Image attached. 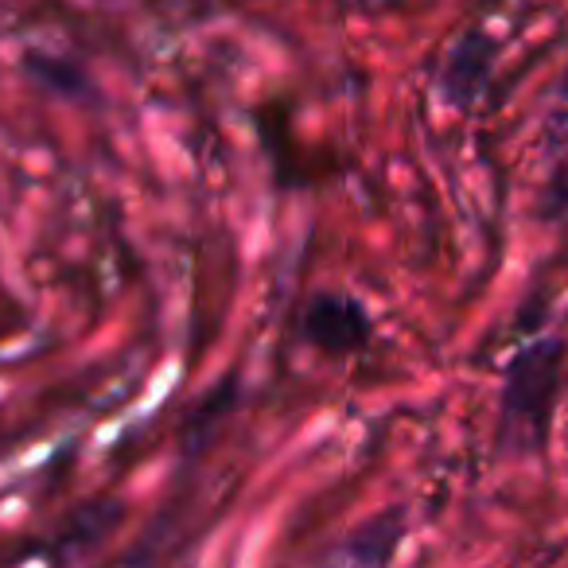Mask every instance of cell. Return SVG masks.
<instances>
[{
    "label": "cell",
    "mask_w": 568,
    "mask_h": 568,
    "mask_svg": "<svg viewBox=\"0 0 568 568\" xmlns=\"http://www.w3.org/2000/svg\"><path fill=\"white\" fill-rule=\"evenodd\" d=\"M560 366H565L560 339H537L510 358L498 397V448L518 456L545 448L560 397Z\"/></svg>",
    "instance_id": "6da1fadb"
},
{
    "label": "cell",
    "mask_w": 568,
    "mask_h": 568,
    "mask_svg": "<svg viewBox=\"0 0 568 568\" xmlns=\"http://www.w3.org/2000/svg\"><path fill=\"white\" fill-rule=\"evenodd\" d=\"M490 59H495V43H490L487 36L471 32V36H464V40L456 43V51L448 55V63H444V74H440L444 94H448V90L456 87L459 79H464V87L456 90L452 105H464L467 98L479 94V87L487 82V74H490Z\"/></svg>",
    "instance_id": "277c9868"
},
{
    "label": "cell",
    "mask_w": 568,
    "mask_h": 568,
    "mask_svg": "<svg viewBox=\"0 0 568 568\" xmlns=\"http://www.w3.org/2000/svg\"><path fill=\"white\" fill-rule=\"evenodd\" d=\"M402 537H405V514L386 510L366 521V526H358L355 534L343 541V549H335L332 557L347 560V565H386V560H394Z\"/></svg>",
    "instance_id": "3957f363"
},
{
    "label": "cell",
    "mask_w": 568,
    "mask_h": 568,
    "mask_svg": "<svg viewBox=\"0 0 568 568\" xmlns=\"http://www.w3.org/2000/svg\"><path fill=\"white\" fill-rule=\"evenodd\" d=\"M304 339L324 355H351V351L371 343V316L355 296L339 293H320L316 301L304 308Z\"/></svg>",
    "instance_id": "7a4b0ae2"
}]
</instances>
